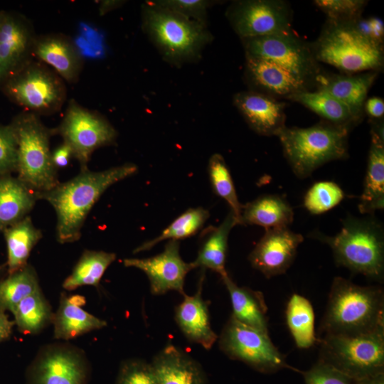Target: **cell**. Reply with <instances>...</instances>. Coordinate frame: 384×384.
Returning a JSON list of instances; mask_svg holds the SVG:
<instances>
[{
    "label": "cell",
    "mask_w": 384,
    "mask_h": 384,
    "mask_svg": "<svg viewBox=\"0 0 384 384\" xmlns=\"http://www.w3.org/2000/svg\"><path fill=\"white\" fill-rule=\"evenodd\" d=\"M137 170L132 163L100 171L80 170L72 179L38 193V200L48 201L56 213L58 241L70 243L78 240L90 211L102 193L113 184L135 174Z\"/></svg>",
    "instance_id": "obj_1"
},
{
    "label": "cell",
    "mask_w": 384,
    "mask_h": 384,
    "mask_svg": "<svg viewBox=\"0 0 384 384\" xmlns=\"http://www.w3.org/2000/svg\"><path fill=\"white\" fill-rule=\"evenodd\" d=\"M381 328H384L383 289L335 277L321 325L324 336H357Z\"/></svg>",
    "instance_id": "obj_2"
},
{
    "label": "cell",
    "mask_w": 384,
    "mask_h": 384,
    "mask_svg": "<svg viewBox=\"0 0 384 384\" xmlns=\"http://www.w3.org/2000/svg\"><path fill=\"white\" fill-rule=\"evenodd\" d=\"M206 26L155 1L142 6L144 32L163 58L175 65L198 60L213 38Z\"/></svg>",
    "instance_id": "obj_3"
},
{
    "label": "cell",
    "mask_w": 384,
    "mask_h": 384,
    "mask_svg": "<svg viewBox=\"0 0 384 384\" xmlns=\"http://www.w3.org/2000/svg\"><path fill=\"white\" fill-rule=\"evenodd\" d=\"M334 236L314 232L311 237L330 246L335 262L353 273L381 280L384 272V238L381 225L370 218L348 216Z\"/></svg>",
    "instance_id": "obj_4"
},
{
    "label": "cell",
    "mask_w": 384,
    "mask_h": 384,
    "mask_svg": "<svg viewBox=\"0 0 384 384\" xmlns=\"http://www.w3.org/2000/svg\"><path fill=\"white\" fill-rule=\"evenodd\" d=\"M350 130L324 121L306 128L284 127L277 137L293 173L303 179L326 163L348 156Z\"/></svg>",
    "instance_id": "obj_5"
},
{
    "label": "cell",
    "mask_w": 384,
    "mask_h": 384,
    "mask_svg": "<svg viewBox=\"0 0 384 384\" xmlns=\"http://www.w3.org/2000/svg\"><path fill=\"white\" fill-rule=\"evenodd\" d=\"M309 46L318 63L345 74L378 72L383 68V46L364 36L351 21L327 19L317 39Z\"/></svg>",
    "instance_id": "obj_6"
},
{
    "label": "cell",
    "mask_w": 384,
    "mask_h": 384,
    "mask_svg": "<svg viewBox=\"0 0 384 384\" xmlns=\"http://www.w3.org/2000/svg\"><path fill=\"white\" fill-rule=\"evenodd\" d=\"M11 124L17 140V178L37 196L51 190L60 183L50 149L54 129L46 127L32 112L20 115Z\"/></svg>",
    "instance_id": "obj_7"
},
{
    "label": "cell",
    "mask_w": 384,
    "mask_h": 384,
    "mask_svg": "<svg viewBox=\"0 0 384 384\" xmlns=\"http://www.w3.org/2000/svg\"><path fill=\"white\" fill-rule=\"evenodd\" d=\"M320 361L355 380L384 373V328L357 336H324Z\"/></svg>",
    "instance_id": "obj_8"
},
{
    "label": "cell",
    "mask_w": 384,
    "mask_h": 384,
    "mask_svg": "<svg viewBox=\"0 0 384 384\" xmlns=\"http://www.w3.org/2000/svg\"><path fill=\"white\" fill-rule=\"evenodd\" d=\"M245 56L270 61L284 68L309 89L322 73L309 44L292 31L242 39Z\"/></svg>",
    "instance_id": "obj_9"
},
{
    "label": "cell",
    "mask_w": 384,
    "mask_h": 384,
    "mask_svg": "<svg viewBox=\"0 0 384 384\" xmlns=\"http://www.w3.org/2000/svg\"><path fill=\"white\" fill-rule=\"evenodd\" d=\"M54 131L71 147L81 170L88 169L87 164L96 149L112 144L117 137L116 129L105 117L73 100Z\"/></svg>",
    "instance_id": "obj_10"
},
{
    "label": "cell",
    "mask_w": 384,
    "mask_h": 384,
    "mask_svg": "<svg viewBox=\"0 0 384 384\" xmlns=\"http://www.w3.org/2000/svg\"><path fill=\"white\" fill-rule=\"evenodd\" d=\"M6 90L17 103L36 114L58 111L66 98L63 79L31 60L9 78Z\"/></svg>",
    "instance_id": "obj_11"
},
{
    "label": "cell",
    "mask_w": 384,
    "mask_h": 384,
    "mask_svg": "<svg viewBox=\"0 0 384 384\" xmlns=\"http://www.w3.org/2000/svg\"><path fill=\"white\" fill-rule=\"evenodd\" d=\"M219 346L230 358L242 361L262 373H274L289 367L268 333L244 324L233 316L222 330Z\"/></svg>",
    "instance_id": "obj_12"
},
{
    "label": "cell",
    "mask_w": 384,
    "mask_h": 384,
    "mask_svg": "<svg viewBox=\"0 0 384 384\" xmlns=\"http://www.w3.org/2000/svg\"><path fill=\"white\" fill-rule=\"evenodd\" d=\"M226 16L241 40L292 31V9L282 0L235 1Z\"/></svg>",
    "instance_id": "obj_13"
},
{
    "label": "cell",
    "mask_w": 384,
    "mask_h": 384,
    "mask_svg": "<svg viewBox=\"0 0 384 384\" xmlns=\"http://www.w3.org/2000/svg\"><path fill=\"white\" fill-rule=\"evenodd\" d=\"M89 365L79 348L63 343L43 347L28 370V384H87Z\"/></svg>",
    "instance_id": "obj_14"
},
{
    "label": "cell",
    "mask_w": 384,
    "mask_h": 384,
    "mask_svg": "<svg viewBox=\"0 0 384 384\" xmlns=\"http://www.w3.org/2000/svg\"><path fill=\"white\" fill-rule=\"evenodd\" d=\"M179 242L169 240L161 253L148 258H126L123 265L143 271L149 278L150 290L154 295L176 291L183 295L186 274L193 269L179 254Z\"/></svg>",
    "instance_id": "obj_15"
},
{
    "label": "cell",
    "mask_w": 384,
    "mask_h": 384,
    "mask_svg": "<svg viewBox=\"0 0 384 384\" xmlns=\"http://www.w3.org/2000/svg\"><path fill=\"white\" fill-rule=\"evenodd\" d=\"M304 237L288 227L266 230L249 255L255 269L267 278L282 274L292 265Z\"/></svg>",
    "instance_id": "obj_16"
},
{
    "label": "cell",
    "mask_w": 384,
    "mask_h": 384,
    "mask_svg": "<svg viewBox=\"0 0 384 384\" xmlns=\"http://www.w3.org/2000/svg\"><path fill=\"white\" fill-rule=\"evenodd\" d=\"M35 38L25 19L4 14L0 23V83L30 61Z\"/></svg>",
    "instance_id": "obj_17"
},
{
    "label": "cell",
    "mask_w": 384,
    "mask_h": 384,
    "mask_svg": "<svg viewBox=\"0 0 384 384\" xmlns=\"http://www.w3.org/2000/svg\"><path fill=\"white\" fill-rule=\"evenodd\" d=\"M234 105L249 127L264 136H277L285 126V102L253 91H242L233 97Z\"/></svg>",
    "instance_id": "obj_18"
},
{
    "label": "cell",
    "mask_w": 384,
    "mask_h": 384,
    "mask_svg": "<svg viewBox=\"0 0 384 384\" xmlns=\"http://www.w3.org/2000/svg\"><path fill=\"white\" fill-rule=\"evenodd\" d=\"M377 76L378 72L375 71L345 75L321 73L315 86L344 105L359 122L368 91Z\"/></svg>",
    "instance_id": "obj_19"
},
{
    "label": "cell",
    "mask_w": 384,
    "mask_h": 384,
    "mask_svg": "<svg viewBox=\"0 0 384 384\" xmlns=\"http://www.w3.org/2000/svg\"><path fill=\"white\" fill-rule=\"evenodd\" d=\"M245 76L251 90L277 99H287L299 91L310 90L284 68L262 59L245 56Z\"/></svg>",
    "instance_id": "obj_20"
},
{
    "label": "cell",
    "mask_w": 384,
    "mask_h": 384,
    "mask_svg": "<svg viewBox=\"0 0 384 384\" xmlns=\"http://www.w3.org/2000/svg\"><path fill=\"white\" fill-rule=\"evenodd\" d=\"M203 281V275L194 295L183 294V300L175 309V320L188 341L209 350L218 336L210 325L208 302L203 300L201 296Z\"/></svg>",
    "instance_id": "obj_21"
},
{
    "label": "cell",
    "mask_w": 384,
    "mask_h": 384,
    "mask_svg": "<svg viewBox=\"0 0 384 384\" xmlns=\"http://www.w3.org/2000/svg\"><path fill=\"white\" fill-rule=\"evenodd\" d=\"M32 54L51 66L56 73L70 83L75 82L80 74L83 60L73 41L60 34L36 38Z\"/></svg>",
    "instance_id": "obj_22"
},
{
    "label": "cell",
    "mask_w": 384,
    "mask_h": 384,
    "mask_svg": "<svg viewBox=\"0 0 384 384\" xmlns=\"http://www.w3.org/2000/svg\"><path fill=\"white\" fill-rule=\"evenodd\" d=\"M159 384H206L201 366L185 351L169 343L153 358Z\"/></svg>",
    "instance_id": "obj_23"
},
{
    "label": "cell",
    "mask_w": 384,
    "mask_h": 384,
    "mask_svg": "<svg viewBox=\"0 0 384 384\" xmlns=\"http://www.w3.org/2000/svg\"><path fill=\"white\" fill-rule=\"evenodd\" d=\"M85 302L84 297L80 295L68 297L61 294L52 321L55 338L69 340L107 325L105 321L81 308Z\"/></svg>",
    "instance_id": "obj_24"
},
{
    "label": "cell",
    "mask_w": 384,
    "mask_h": 384,
    "mask_svg": "<svg viewBox=\"0 0 384 384\" xmlns=\"http://www.w3.org/2000/svg\"><path fill=\"white\" fill-rule=\"evenodd\" d=\"M237 225H239L238 220L233 213L230 211L218 226L208 228L203 233V240L197 257L191 262L193 269H210L221 277L228 274L225 262L228 236L230 230Z\"/></svg>",
    "instance_id": "obj_25"
},
{
    "label": "cell",
    "mask_w": 384,
    "mask_h": 384,
    "mask_svg": "<svg viewBox=\"0 0 384 384\" xmlns=\"http://www.w3.org/2000/svg\"><path fill=\"white\" fill-rule=\"evenodd\" d=\"M371 142L358 209L373 215L384 208V139L370 134Z\"/></svg>",
    "instance_id": "obj_26"
},
{
    "label": "cell",
    "mask_w": 384,
    "mask_h": 384,
    "mask_svg": "<svg viewBox=\"0 0 384 384\" xmlns=\"http://www.w3.org/2000/svg\"><path fill=\"white\" fill-rule=\"evenodd\" d=\"M294 211L282 197L265 194L242 206L240 225H256L268 229L287 228Z\"/></svg>",
    "instance_id": "obj_27"
},
{
    "label": "cell",
    "mask_w": 384,
    "mask_h": 384,
    "mask_svg": "<svg viewBox=\"0 0 384 384\" xmlns=\"http://www.w3.org/2000/svg\"><path fill=\"white\" fill-rule=\"evenodd\" d=\"M38 200L37 193L18 178L0 175V230L28 216Z\"/></svg>",
    "instance_id": "obj_28"
},
{
    "label": "cell",
    "mask_w": 384,
    "mask_h": 384,
    "mask_svg": "<svg viewBox=\"0 0 384 384\" xmlns=\"http://www.w3.org/2000/svg\"><path fill=\"white\" fill-rule=\"evenodd\" d=\"M221 279L230 295L232 316L244 324L268 333L266 315L267 308L262 294L245 287L238 286L228 274Z\"/></svg>",
    "instance_id": "obj_29"
},
{
    "label": "cell",
    "mask_w": 384,
    "mask_h": 384,
    "mask_svg": "<svg viewBox=\"0 0 384 384\" xmlns=\"http://www.w3.org/2000/svg\"><path fill=\"white\" fill-rule=\"evenodd\" d=\"M3 231L7 247L9 272L11 274L27 265L33 248L43 235L28 215Z\"/></svg>",
    "instance_id": "obj_30"
},
{
    "label": "cell",
    "mask_w": 384,
    "mask_h": 384,
    "mask_svg": "<svg viewBox=\"0 0 384 384\" xmlns=\"http://www.w3.org/2000/svg\"><path fill=\"white\" fill-rule=\"evenodd\" d=\"M286 100L298 102L315 112L326 122L353 128L358 122L348 109L329 94L320 90H303L292 95Z\"/></svg>",
    "instance_id": "obj_31"
},
{
    "label": "cell",
    "mask_w": 384,
    "mask_h": 384,
    "mask_svg": "<svg viewBox=\"0 0 384 384\" xmlns=\"http://www.w3.org/2000/svg\"><path fill=\"white\" fill-rule=\"evenodd\" d=\"M286 321L299 348H309L317 342L314 330V312L309 299L293 294L287 305Z\"/></svg>",
    "instance_id": "obj_32"
},
{
    "label": "cell",
    "mask_w": 384,
    "mask_h": 384,
    "mask_svg": "<svg viewBox=\"0 0 384 384\" xmlns=\"http://www.w3.org/2000/svg\"><path fill=\"white\" fill-rule=\"evenodd\" d=\"M113 252L86 250L83 252L63 287L74 290L82 286L97 287L107 267L115 260Z\"/></svg>",
    "instance_id": "obj_33"
},
{
    "label": "cell",
    "mask_w": 384,
    "mask_h": 384,
    "mask_svg": "<svg viewBox=\"0 0 384 384\" xmlns=\"http://www.w3.org/2000/svg\"><path fill=\"white\" fill-rule=\"evenodd\" d=\"M19 331L36 334L52 324L54 313L41 289L22 299L12 312Z\"/></svg>",
    "instance_id": "obj_34"
},
{
    "label": "cell",
    "mask_w": 384,
    "mask_h": 384,
    "mask_svg": "<svg viewBox=\"0 0 384 384\" xmlns=\"http://www.w3.org/2000/svg\"><path fill=\"white\" fill-rule=\"evenodd\" d=\"M40 289L35 269L27 264L0 281V310L13 312L22 299Z\"/></svg>",
    "instance_id": "obj_35"
},
{
    "label": "cell",
    "mask_w": 384,
    "mask_h": 384,
    "mask_svg": "<svg viewBox=\"0 0 384 384\" xmlns=\"http://www.w3.org/2000/svg\"><path fill=\"white\" fill-rule=\"evenodd\" d=\"M209 216L208 210L203 208H189L178 216L159 236L142 243L133 252L149 250L163 240L178 241L194 235L202 228Z\"/></svg>",
    "instance_id": "obj_36"
},
{
    "label": "cell",
    "mask_w": 384,
    "mask_h": 384,
    "mask_svg": "<svg viewBox=\"0 0 384 384\" xmlns=\"http://www.w3.org/2000/svg\"><path fill=\"white\" fill-rule=\"evenodd\" d=\"M208 174L213 192L226 201L240 225L243 205L238 200L229 169L222 155L214 154L210 156Z\"/></svg>",
    "instance_id": "obj_37"
},
{
    "label": "cell",
    "mask_w": 384,
    "mask_h": 384,
    "mask_svg": "<svg viewBox=\"0 0 384 384\" xmlns=\"http://www.w3.org/2000/svg\"><path fill=\"white\" fill-rule=\"evenodd\" d=\"M343 198V191L337 183L329 181H319L306 193L304 206L310 213L320 215L336 206Z\"/></svg>",
    "instance_id": "obj_38"
},
{
    "label": "cell",
    "mask_w": 384,
    "mask_h": 384,
    "mask_svg": "<svg viewBox=\"0 0 384 384\" xmlns=\"http://www.w3.org/2000/svg\"><path fill=\"white\" fill-rule=\"evenodd\" d=\"M368 1L364 0H315L313 4L335 21H350L360 16Z\"/></svg>",
    "instance_id": "obj_39"
},
{
    "label": "cell",
    "mask_w": 384,
    "mask_h": 384,
    "mask_svg": "<svg viewBox=\"0 0 384 384\" xmlns=\"http://www.w3.org/2000/svg\"><path fill=\"white\" fill-rule=\"evenodd\" d=\"M115 384L159 383L151 363L139 359H129L121 364Z\"/></svg>",
    "instance_id": "obj_40"
},
{
    "label": "cell",
    "mask_w": 384,
    "mask_h": 384,
    "mask_svg": "<svg viewBox=\"0 0 384 384\" xmlns=\"http://www.w3.org/2000/svg\"><path fill=\"white\" fill-rule=\"evenodd\" d=\"M17 168V140L12 124L0 125V175H8Z\"/></svg>",
    "instance_id": "obj_41"
},
{
    "label": "cell",
    "mask_w": 384,
    "mask_h": 384,
    "mask_svg": "<svg viewBox=\"0 0 384 384\" xmlns=\"http://www.w3.org/2000/svg\"><path fill=\"white\" fill-rule=\"evenodd\" d=\"M303 375L305 384H356L355 380L320 360Z\"/></svg>",
    "instance_id": "obj_42"
},
{
    "label": "cell",
    "mask_w": 384,
    "mask_h": 384,
    "mask_svg": "<svg viewBox=\"0 0 384 384\" xmlns=\"http://www.w3.org/2000/svg\"><path fill=\"white\" fill-rule=\"evenodd\" d=\"M158 4L206 26L207 10L215 1L208 0H159Z\"/></svg>",
    "instance_id": "obj_43"
},
{
    "label": "cell",
    "mask_w": 384,
    "mask_h": 384,
    "mask_svg": "<svg viewBox=\"0 0 384 384\" xmlns=\"http://www.w3.org/2000/svg\"><path fill=\"white\" fill-rule=\"evenodd\" d=\"M356 29L373 42L383 46L384 24L378 17L363 18L361 16L350 21Z\"/></svg>",
    "instance_id": "obj_44"
},
{
    "label": "cell",
    "mask_w": 384,
    "mask_h": 384,
    "mask_svg": "<svg viewBox=\"0 0 384 384\" xmlns=\"http://www.w3.org/2000/svg\"><path fill=\"white\" fill-rule=\"evenodd\" d=\"M78 34L82 36L96 50L107 54L105 33L95 26L85 21H80L78 26Z\"/></svg>",
    "instance_id": "obj_45"
},
{
    "label": "cell",
    "mask_w": 384,
    "mask_h": 384,
    "mask_svg": "<svg viewBox=\"0 0 384 384\" xmlns=\"http://www.w3.org/2000/svg\"><path fill=\"white\" fill-rule=\"evenodd\" d=\"M72 41L78 53L83 60H100L105 58L106 56L93 48L87 41L79 34L76 35Z\"/></svg>",
    "instance_id": "obj_46"
},
{
    "label": "cell",
    "mask_w": 384,
    "mask_h": 384,
    "mask_svg": "<svg viewBox=\"0 0 384 384\" xmlns=\"http://www.w3.org/2000/svg\"><path fill=\"white\" fill-rule=\"evenodd\" d=\"M73 157L71 147L64 142L51 152L52 161L57 170L66 167Z\"/></svg>",
    "instance_id": "obj_47"
},
{
    "label": "cell",
    "mask_w": 384,
    "mask_h": 384,
    "mask_svg": "<svg viewBox=\"0 0 384 384\" xmlns=\"http://www.w3.org/2000/svg\"><path fill=\"white\" fill-rule=\"evenodd\" d=\"M363 112L370 118V120H378L383 119L384 101L379 97H371L366 99L364 103Z\"/></svg>",
    "instance_id": "obj_48"
},
{
    "label": "cell",
    "mask_w": 384,
    "mask_h": 384,
    "mask_svg": "<svg viewBox=\"0 0 384 384\" xmlns=\"http://www.w3.org/2000/svg\"><path fill=\"white\" fill-rule=\"evenodd\" d=\"M14 322L0 310V343L9 337L11 334Z\"/></svg>",
    "instance_id": "obj_49"
},
{
    "label": "cell",
    "mask_w": 384,
    "mask_h": 384,
    "mask_svg": "<svg viewBox=\"0 0 384 384\" xmlns=\"http://www.w3.org/2000/svg\"><path fill=\"white\" fill-rule=\"evenodd\" d=\"M122 4V1H102L99 7L100 15H104L112 9L119 7Z\"/></svg>",
    "instance_id": "obj_50"
},
{
    "label": "cell",
    "mask_w": 384,
    "mask_h": 384,
    "mask_svg": "<svg viewBox=\"0 0 384 384\" xmlns=\"http://www.w3.org/2000/svg\"><path fill=\"white\" fill-rule=\"evenodd\" d=\"M356 384H384V373L356 380Z\"/></svg>",
    "instance_id": "obj_51"
},
{
    "label": "cell",
    "mask_w": 384,
    "mask_h": 384,
    "mask_svg": "<svg viewBox=\"0 0 384 384\" xmlns=\"http://www.w3.org/2000/svg\"><path fill=\"white\" fill-rule=\"evenodd\" d=\"M3 16H4V14H0V23H1V20H2Z\"/></svg>",
    "instance_id": "obj_52"
}]
</instances>
